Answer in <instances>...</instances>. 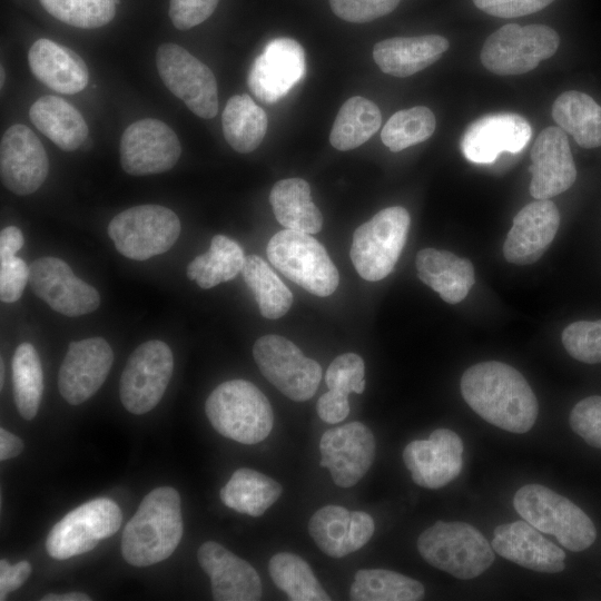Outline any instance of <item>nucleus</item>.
Returning <instances> with one entry per match:
<instances>
[{
    "instance_id": "7c9ffc66",
    "label": "nucleus",
    "mask_w": 601,
    "mask_h": 601,
    "mask_svg": "<svg viewBox=\"0 0 601 601\" xmlns=\"http://www.w3.org/2000/svg\"><path fill=\"white\" fill-rule=\"evenodd\" d=\"M269 203L277 221L286 229L317 234L323 227V215L312 200L308 183L302 178L277 181Z\"/></svg>"
},
{
    "instance_id": "6e6552de",
    "label": "nucleus",
    "mask_w": 601,
    "mask_h": 601,
    "mask_svg": "<svg viewBox=\"0 0 601 601\" xmlns=\"http://www.w3.org/2000/svg\"><path fill=\"white\" fill-rule=\"evenodd\" d=\"M559 45L556 31L545 24L521 27L508 23L487 37L480 58L482 65L495 75H522L551 58Z\"/></svg>"
},
{
    "instance_id": "2eb2a0df",
    "label": "nucleus",
    "mask_w": 601,
    "mask_h": 601,
    "mask_svg": "<svg viewBox=\"0 0 601 601\" xmlns=\"http://www.w3.org/2000/svg\"><path fill=\"white\" fill-rule=\"evenodd\" d=\"M375 450L372 431L361 422H351L324 432L319 441V465L329 470L337 486L351 487L372 466Z\"/></svg>"
},
{
    "instance_id": "13d9d810",
    "label": "nucleus",
    "mask_w": 601,
    "mask_h": 601,
    "mask_svg": "<svg viewBox=\"0 0 601 601\" xmlns=\"http://www.w3.org/2000/svg\"><path fill=\"white\" fill-rule=\"evenodd\" d=\"M3 366H4V364H3V361L1 359V380H0L1 387H2V385H3V375H4Z\"/></svg>"
},
{
    "instance_id": "6e6d98bb",
    "label": "nucleus",
    "mask_w": 601,
    "mask_h": 601,
    "mask_svg": "<svg viewBox=\"0 0 601 601\" xmlns=\"http://www.w3.org/2000/svg\"><path fill=\"white\" fill-rule=\"evenodd\" d=\"M91 598L82 592H67L61 594L49 593L41 601H90Z\"/></svg>"
},
{
    "instance_id": "4d7b16f0",
    "label": "nucleus",
    "mask_w": 601,
    "mask_h": 601,
    "mask_svg": "<svg viewBox=\"0 0 601 601\" xmlns=\"http://www.w3.org/2000/svg\"><path fill=\"white\" fill-rule=\"evenodd\" d=\"M0 71H1V75H0V87L2 88L3 87V80H4V70H3V67L1 66L0 68Z\"/></svg>"
},
{
    "instance_id": "c85d7f7f",
    "label": "nucleus",
    "mask_w": 601,
    "mask_h": 601,
    "mask_svg": "<svg viewBox=\"0 0 601 601\" xmlns=\"http://www.w3.org/2000/svg\"><path fill=\"white\" fill-rule=\"evenodd\" d=\"M415 265L418 278L449 304L463 300L475 282L472 263L447 250L421 249Z\"/></svg>"
},
{
    "instance_id": "e433bc0d",
    "label": "nucleus",
    "mask_w": 601,
    "mask_h": 601,
    "mask_svg": "<svg viewBox=\"0 0 601 601\" xmlns=\"http://www.w3.org/2000/svg\"><path fill=\"white\" fill-rule=\"evenodd\" d=\"M245 255L242 247L224 235H216L209 249L197 256L187 267V276L201 288H211L235 278L243 269Z\"/></svg>"
},
{
    "instance_id": "f704fd0d",
    "label": "nucleus",
    "mask_w": 601,
    "mask_h": 601,
    "mask_svg": "<svg viewBox=\"0 0 601 601\" xmlns=\"http://www.w3.org/2000/svg\"><path fill=\"white\" fill-rule=\"evenodd\" d=\"M424 594L420 581L386 569L358 570L349 589L353 601H417Z\"/></svg>"
},
{
    "instance_id": "9d476101",
    "label": "nucleus",
    "mask_w": 601,
    "mask_h": 601,
    "mask_svg": "<svg viewBox=\"0 0 601 601\" xmlns=\"http://www.w3.org/2000/svg\"><path fill=\"white\" fill-rule=\"evenodd\" d=\"M121 522L122 514L115 501L107 497L88 501L52 526L46 540L47 552L57 560L89 552L114 535Z\"/></svg>"
},
{
    "instance_id": "a211bd4d",
    "label": "nucleus",
    "mask_w": 601,
    "mask_h": 601,
    "mask_svg": "<svg viewBox=\"0 0 601 601\" xmlns=\"http://www.w3.org/2000/svg\"><path fill=\"white\" fill-rule=\"evenodd\" d=\"M403 461L414 483L440 489L461 473L463 442L454 431L436 428L427 440L410 442L403 451Z\"/></svg>"
},
{
    "instance_id": "8fccbe9b",
    "label": "nucleus",
    "mask_w": 601,
    "mask_h": 601,
    "mask_svg": "<svg viewBox=\"0 0 601 601\" xmlns=\"http://www.w3.org/2000/svg\"><path fill=\"white\" fill-rule=\"evenodd\" d=\"M554 0H473L483 12L499 18H516L538 12Z\"/></svg>"
},
{
    "instance_id": "4c0bfd02",
    "label": "nucleus",
    "mask_w": 601,
    "mask_h": 601,
    "mask_svg": "<svg viewBox=\"0 0 601 601\" xmlns=\"http://www.w3.org/2000/svg\"><path fill=\"white\" fill-rule=\"evenodd\" d=\"M242 274L264 317L277 319L288 312L293 303L292 292L264 259L256 255L247 256Z\"/></svg>"
},
{
    "instance_id": "393cba45",
    "label": "nucleus",
    "mask_w": 601,
    "mask_h": 601,
    "mask_svg": "<svg viewBox=\"0 0 601 601\" xmlns=\"http://www.w3.org/2000/svg\"><path fill=\"white\" fill-rule=\"evenodd\" d=\"M374 530V520L368 513L339 505L321 508L308 522L309 535L318 549L335 559L362 549Z\"/></svg>"
},
{
    "instance_id": "c9c22d12",
    "label": "nucleus",
    "mask_w": 601,
    "mask_h": 601,
    "mask_svg": "<svg viewBox=\"0 0 601 601\" xmlns=\"http://www.w3.org/2000/svg\"><path fill=\"white\" fill-rule=\"evenodd\" d=\"M378 107L371 100L354 96L338 110L329 135L331 145L342 151L366 142L381 127Z\"/></svg>"
},
{
    "instance_id": "72a5a7b5",
    "label": "nucleus",
    "mask_w": 601,
    "mask_h": 601,
    "mask_svg": "<svg viewBox=\"0 0 601 601\" xmlns=\"http://www.w3.org/2000/svg\"><path fill=\"white\" fill-rule=\"evenodd\" d=\"M223 132L230 147L242 154L255 150L267 130V115L250 96L235 95L221 116Z\"/></svg>"
},
{
    "instance_id": "a18cd8bd",
    "label": "nucleus",
    "mask_w": 601,
    "mask_h": 601,
    "mask_svg": "<svg viewBox=\"0 0 601 601\" xmlns=\"http://www.w3.org/2000/svg\"><path fill=\"white\" fill-rule=\"evenodd\" d=\"M570 426L589 445L601 449V396L578 402L570 413Z\"/></svg>"
},
{
    "instance_id": "f3484780",
    "label": "nucleus",
    "mask_w": 601,
    "mask_h": 601,
    "mask_svg": "<svg viewBox=\"0 0 601 601\" xmlns=\"http://www.w3.org/2000/svg\"><path fill=\"white\" fill-rule=\"evenodd\" d=\"M305 70L306 58L302 45L292 38H276L254 60L247 83L258 100L274 104L300 81Z\"/></svg>"
},
{
    "instance_id": "603ef678",
    "label": "nucleus",
    "mask_w": 601,
    "mask_h": 601,
    "mask_svg": "<svg viewBox=\"0 0 601 601\" xmlns=\"http://www.w3.org/2000/svg\"><path fill=\"white\" fill-rule=\"evenodd\" d=\"M316 410L319 418L328 424H336L349 414L348 397L328 390L317 401Z\"/></svg>"
},
{
    "instance_id": "ddd939ff",
    "label": "nucleus",
    "mask_w": 601,
    "mask_h": 601,
    "mask_svg": "<svg viewBox=\"0 0 601 601\" xmlns=\"http://www.w3.org/2000/svg\"><path fill=\"white\" fill-rule=\"evenodd\" d=\"M174 370L169 346L161 341H148L129 356L119 385L120 401L132 414L151 411L161 400Z\"/></svg>"
},
{
    "instance_id": "864d4df0",
    "label": "nucleus",
    "mask_w": 601,
    "mask_h": 601,
    "mask_svg": "<svg viewBox=\"0 0 601 601\" xmlns=\"http://www.w3.org/2000/svg\"><path fill=\"white\" fill-rule=\"evenodd\" d=\"M23 235L16 226H8L0 233V256H12L23 246Z\"/></svg>"
},
{
    "instance_id": "412c9836",
    "label": "nucleus",
    "mask_w": 601,
    "mask_h": 601,
    "mask_svg": "<svg viewBox=\"0 0 601 601\" xmlns=\"http://www.w3.org/2000/svg\"><path fill=\"white\" fill-rule=\"evenodd\" d=\"M530 194L535 199H550L568 190L577 179V168L566 132L546 127L531 149Z\"/></svg>"
},
{
    "instance_id": "20e7f679",
    "label": "nucleus",
    "mask_w": 601,
    "mask_h": 601,
    "mask_svg": "<svg viewBox=\"0 0 601 601\" xmlns=\"http://www.w3.org/2000/svg\"><path fill=\"white\" fill-rule=\"evenodd\" d=\"M421 556L432 566L469 580L487 570L494 561L492 545L473 525L437 521L417 539Z\"/></svg>"
},
{
    "instance_id": "b1692460",
    "label": "nucleus",
    "mask_w": 601,
    "mask_h": 601,
    "mask_svg": "<svg viewBox=\"0 0 601 601\" xmlns=\"http://www.w3.org/2000/svg\"><path fill=\"white\" fill-rule=\"evenodd\" d=\"M560 225V213L549 199H536L514 217L503 245L505 259L515 265L535 263L553 242Z\"/></svg>"
},
{
    "instance_id": "c756f323",
    "label": "nucleus",
    "mask_w": 601,
    "mask_h": 601,
    "mask_svg": "<svg viewBox=\"0 0 601 601\" xmlns=\"http://www.w3.org/2000/svg\"><path fill=\"white\" fill-rule=\"evenodd\" d=\"M29 116L37 129L65 151L76 150L88 136L82 115L60 97H40L32 104Z\"/></svg>"
},
{
    "instance_id": "09e8293b",
    "label": "nucleus",
    "mask_w": 601,
    "mask_h": 601,
    "mask_svg": "<svg viewBox=\"0 0 601 601\" xmlns=\"http://www.w3.org/2000/svg\"><path fill=\"white\" fill-rule=\"evenodd\" d=\"M219 0H170L169 17L179 30H188L208 19Z\"/></svg>"
},
{
    "instance_id": "ea45409f",
    "label": "nucleus",
    "mask_w": 601,
    "mask_h": 601,
    "mask_svg": "<svg viewBox=\"0 0 601 601\" xmlns=\"http://www.w3.org/2000/svg\"><path fill=\"white\" fill-rule=\"evenodd\" d=\"M13 398L24 420L37 415L42 391L43 375L39 355L30 343L20 344L12 357Z\"/></svg>"
},
{
    "instance_id": "6ab92c4d",
    "label": "nucleus",
    "mask_w": 601,
    "mask_h": 601,
    "mask_svg": "<svg viewBox=\"0 0 601 601\" xmlns=\"http://www.w3.org/2000/svg\"><path fill=\"white\" fill-rule=\"evenodd\" d=\"M112 361V349L102 337L71 342L58 374L61 396L71 405L90 398L106 381Z\"/></svg>"
},
{
    "instance_id": "f03ea898",
    "label": "nucleus",
    "mask_w": 601,
    "mask_h": 601,
    "mask_svg": "<svg viewBox=\"0 0 601 601\" xmlns=\"http://www.w3.org/2000/svg\"><path fill=\"white\" fill-rule=\"evenodd\" d=\"M183 532L179 493L170 486L154 489L122 531L121 554L134 566H149L174 553Z\"/></svg>"
},
{
    "instance_id": "aec40b11",
    "label": "nucleus",
    "mask_w": 601,
    "mask_h": 601,
    "mask_svg": "<svg viewBox=\"0 0 601 601\" xmlns=\"http://www.w3.org/2000/svg\"><path fill=\"white\" fill-rule=\"evenodd\" d=\"M49 171L47 152L35 132L16 124L7 129L0 144V174L6 188L17 195L35 193Z\"/></svg>"
},
{
    "instance_id": "4be33fe9",
    "label": "nucleus",
    "mask_w": 601,
    "mask_h": 601,
    "mask_svg": "<svg viewBox=\"0 0 601 601\" xmlns=\"http://www.w3.org/2000/svg\"><path fill=\"white\" fill-rule=\"evenodd\" d=\"M531 135V126L521 115L490 114L466 128L461 138V151L472 162L490 164L503 151H520Z\"/></svg>"
},
{
    "instance_id": "7ed1b4c3",
    "label": "nucleus",
    "mask_w": 601,
    "mask_h": 601,
    "mask_svg": "<svg viewBox=\"0 0 601 601\" xmlns=\"http://www.w3.org/2000/svg\"><path fill=\"white\" fill-rule=\"evenodd\" d=\"M213 427L242 444H256L272 432L274 413L268 398L253 383L231 380L219 384L205 404Z\"/></svg>"
},
{
    "instance_id": "9b49d317",
    "label": "nucleus",
    "mask_w": 601,
    "mask_h": 601,
    "mask_svg": "<svg viewBox=\"0 0 601 601\" xmlns=\"http://www.w3.org/2000/svg\"><path fill=\"white\" fill-rule=\"evenodd\" d=\"M253 355L264 377L288 398L304 402L316 393L322 367L289 339L262 336L254 344Z\"/></svg>"
},
{
    "instance_id": "c03bdc74",
    "label": "nucleus",
    "mask_w": 601,
    "mask_h": 601,
    "mask_svg": "<svg viewBox=\"0 0 601 601\" xmlns=\"http://www.w3.org/2000/svg\"><path fill=\"white\" fill-rule=\"evenodd\" d=\"M364 361L355 353H345L337 356L326 371V385L329 391L348 397L351 393H363Z\"/></svg>"
},
{
    "instance_id": "de8ad7c7",
    "label": "nucleus",
    "mask_w": 601,
    "mask_h": 601,
    "mask_svg": "<svg viewBox=\"0 0 601 601\" xmlns=\"http://www.w3.org/2000/svg\"><path fill=\"white\" fill-rule=\"evenodd\" d=\"M30 268L26 262L12 256H0V297L4 303L17 302L29 282Z\"/></svg>"
},
{
    "instance_id": "423d86ee",
    "label": "nucleus",
    "mask_w": 601,
    "mask_h": 601,
    "mask_svg": "<svg viewBox=\"0 0 601 601\" xmlns=\"http://www.w3.org/2000/svg\"><path fill=\"white\" fill-rule=\"evenodd\" d=\"M266 253L276 269L308 293L326 297L336 290L338 270L324 246L311 234L280 230L269 239Z\"/></svg>"
},
{
    "instance_id": "dca6fc26",
    "label": "nucleus",
    "mask_w": 601,
    "mask_h": 601,
    "mask_svg": "<svg viewBox=\"0 0 601 601\" xmlns=\"http://www.w3.org/2000/svg\"><path fill=\"white\" fill-rule=\"evenodd\" d=\"M29 268V283L33 293L53 311L76 317L98 308L100 296L97 289L78 278L62 259L41 257Z\"/></svg>"
},
{
    "instance_id": "0eeeda50",
    "label": "nucleus",
    "mask_w": 601,
    "mask_h": 601,
    "mask_svg": "<svg viewBox=\"0 0 601 601\" xmlns=\"http://www.w3.org/2000/svg\"><path fill=\"white\" fill-rule=\"evenodd\" d=\"M410 221L404 207L393 206L356 228L349 256L362 278L377 282L392 273L405 245Z\"/></svg>"
},
{
    "instance_id": "5fc2aeb1",
    "label": "nucleus",
    "mask_w": 601,
    "mask_h": 601,
    "mask_svg": "<svg viewBox=\"0 0 601 601\" xmlns=\"http://www.w3.org/2000/svg\"><path fill=\"white\" fill-rule=\"evenodd\" d=\"M23 450V442L14 434L0 428V460L6 461L16 457Z\"/></svg>"
},
{
    "instance_id": "cd10ccee",
    "label": "nucleus",
    "mask_w": 601,
    "mask_h": 601,
    "mask_svg": "<svg viewBox=\"0 0 601 601\" xmlns=\"http://www.w3.org/2000/svg\"><path fill=\"white\" fill-rule=\"evenodd\" d=\"M449 47V40L439 35L395 37L377 42L373 58L384 73L408 77L437 61Z\"/></svg>"
},
{
    "instance_id": "1a4fd4ad",
    "label": "nucleus",
    "mask_w": 601,
    "mask_h": 601,
    "mask_svg": "<svg viewBox=\"0 0 601 601\" xmlns=\"http://www.w3.org/2000/svg\"><path fill=\"white\" fill-rule=\"evenodd\" d=\"M180 229L178 216L160 205L128 208L108 225L109 237L117 250L135 260H145L170 249Z\"/></svg>"
},
{
    "instance_id": "a878e982",
    "label": "nucleus",
    "mask_w": 601,
    "mask_h": 601,
    "mask_svg": "<svg viewBox=\"0 0 601 601\" xmlns=\"http://www.w3.org/2000/svg\"><path fill=\"white\" fill-rule=\"evenodd\" d=\"M491 545L502 558L529 570L558 573L565 568L564 551L526 521L496 526Z\"/></svg>"
},
{
    "instance_id": "473e14b6",
    "label": "nucleus",
    "mask_w": 601,
    "mask_h": 601,
    "mask_svg": "<svg viewBox=\"0 0 601 601\" xmlns=\"http://www.w3.org/2000/svg\"><path fill=\"white\" fill-rule=\"evenodd\" d=\"M552 118L583 148L601 146V106L589 95L570 90L552 105Z\"/></svg>"
},
{
    "instance_id": "4468645a",
    "label": "nucleus",
    "mask_w": 601,
    "mask_h": 601,
    "mask_svg": "<svg viewBox=\"0 0 601 601\" xmlns=\"http://www.w3.org/2000/svg\"><path fill=\"white\" fill-rule=\"evenodd\" d=\"M122 169L134 176L159 174L171 169L181 154L174 130L158 119L132 122L120 139Z\"/></svg>"
},
{
    "instance_id": "37998d69",
    "label": "nucleus",
    "mask_w": 601,
    "mask_h": 601,
    "mask_svg": "<svg viewBox=\"0 0 601 601\" xmlns=\"http://www.w3.org/2000/svg\"><path fill=\"white\" fill-rule=\"evenodd\" d=\"M562 344L570 356L588 363H601V319L579 321L562 332Z\"/></svg>"
},
{
    "instance_id": "bb28decb",
    "label": "nucleus",
    "mask_w": 601,
    "mask_h": 601,
    "mask_svg": "<svg viewBox=\"0 0 601 601\" xmlns=\"http://www.w3.org/2000/svg\"><path fill=\"white\" fill-rule=\"evenodd\" d=\"M28 60L35 77L55 91L72 95L88 85V68L80 56L52 40H37Z\"/></svg>"
},
{
    "instance_id": "3c124183",
    "label": "nucleus",
    "mask_w": 601,
    "mask_h": 601,
    "mask_svg": "<svg viewBox=\"0 0 601 601\" xmlns=\"http://www.w3.org/2000/svg\"><path fill=\"white\" fill-rule=\"evenodd\" d=\"M31 574V564L20 561L11 565L6 559L0 560V600L7 599L8 593L19 589Z\"/></svg>"
},
{
    "instance_id": "2f4dec72",
    "label": "nucleus",
    "mask_w": 601,
    "mask_h": 601,
    "mask_svg": "<svg viewBox=\"0 0 601 601\" xmlns=\"http://www.w3.org/2000/svg\"><path fill=\"white\" fill-rule=\"evenodd\" d=\"M283 487L274 479L252 469L236 470L219 491L221 502L238 513L264 514L282 495Z\"/></svg>"
},
{
    "instance_id": "58836bf2",
    "label": "nucleus",
    "mask_w": 601,
    "mask_h": 601,
    "mask_svg": "<svg viewBox=\"0 0 601 601\" xmlns=\"http://www.w3.org/2000/svg\"><path fill=\"white\" fill-rule=\"evenodd\" d=\"M269 575L275 585L292 601H329L312 568L300 556L279 552L268 563Z\"/></svg>"
},
{
    "instance_id": "39448f33",
    "label": "nucleus",
    "mask_w": 601,
    "mask_h": 601,
    "mask_svg": "<svg viewBox=\"0 0 601 601\" xmlns=\"http://www.w3.org/2000/svg\"><path fill=\"white\" fill-rule=\"evenodd\" d=\"M513 504L524 521L540 532L555 536L570 551H583L595 541L592 520L572 501L544 485L520 487Z\"/></svg>"
},
{
    "instance_id": "79ce46f5",
    "label": "nucleus",
    "mask_w": 601,
    "mask_h": 601,
    "mask_svg": "<svg viewBox=\"0 0 601 601\" xmlns=\"http://www.w3.org/2000/svg\"><path fill=\"white\" fill-rule=\"evenodd\" d=\"M52 17L82 29L99 28L116 14V0H39Z\"/></svg>"
},
{
    "instance_id": "49530a36",
    "label": "nucleus",
    "mask_w": 601,
    "mask_h": 601,
    "mask_svg": "<svg viewBox=\"0 0 601 601\" xmlns=\"http://www.w3.org/2000/svg\"><path fill=\"white\" fill-rule=\"evenodd\" d=\"M332 11L341 19L364 23L391 13L401 0H328Z\"/></svg>"
},
{
    "instance_id": "f8f14e48",
    "label": "nucleus",
    "mask_w": 601,
    "mask_h": 601,
    "mask_svg": "<svg viewBox=\"0 0 601 601\" xmlns=\"http://www.w3.org/2000/svg\"><path fill=\"white\" fill-rule=\"evenodd\" d=\"M156 66L165 86L190 111L204 119L216 116L218 89L209 67L176 43L159 46Z\"/></svg>"
},
{
    "instance_id": "f257e3e1",
    "label": "nucleus",
    "mask_w": 601,
    "mask_h": 601,
    "mask_svg": "<svg viewBox=\"0 0 601 601\" xmlns=\"http://www.w3.org/2000/svg\"><path fill=\"white\" fill-rule=\"evenodd\" d=\"M461 393L477 415L508 432L526 433L536 421V396L509 364L489 361L469 367L461 377Z\"/></svg>"
},
{
    "instance_id": "a19ab883",
    "label": "nucleus",
    "mask_w": 601,
    "mask_h": 601,
    "mask_svg": "<svg viewBox=\"0 0 601 601\" xmlns=\"http://www.w3.org/2000/svg\"><path fill=\"white\" fill-rule=\"evenodd\" d=\"M436 120L425 106L396 111L381 131L383 144L393 152L427 140L434 132Z\"/></svg>"
},
{
    "instance_id": "5701e85b",
    "label": "nucleus",
    "mask_w": 601,
    "mask_h": 601,
    "mask_svg": "<svg viewBox=\"0 0 601 601\" xmlns=\"http://www.w3.org/2000/svg\"><path fill=\"white\" fill-rule=\"evenodd\" d=\"M198 563L210 579L216 601H257L263 585L257 571L221 544L207 541L197 552Z\"/></svg>"
}]
</instances>
